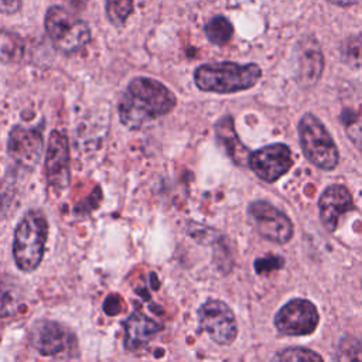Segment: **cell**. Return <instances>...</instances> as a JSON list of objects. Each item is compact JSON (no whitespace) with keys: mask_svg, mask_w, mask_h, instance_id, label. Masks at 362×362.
Wrapping results in <instances>:
<instances>
[{"mask_svg":"<svg viewBox=\"0 0 362 362\" xmlns=\"http://www.w3.org/2000/svg\"><path fill=\"white\" fill-rule=\"evenodd\" d=\"M175 105V95L164 83L157 79L137 76L129 82L119 99V119L127 129L137 130L170 113Z\"/></svg>","mask_w":362,"mask_h":362,"instance_id":"1","label":"cell"},{"mask_svg":"<svg viewBox=\"0 0 362 362\" xmlns=\"http://www.w3.org/2000/svg\"><path fill=\"white\" fill-rule=\"evenodd\" d=\"M262 76V69L256 64L212 62L202 64L194 72L198 89L215 93H233L255 86Z\"/></svg>","mask_w":362,"mask_h":362,"instance_id":"2","label":"cell"},{"mask_svg":"<svg viewBox=\"0 0 362 362\" xmlns=\"http://www.w3.org/2000/svg\"><path fill=\"white\" fill-rule=\"evenodd\" d=\"M48 222L41 211L31 209L18 222L13 239V257L16 266L25 273L35 270L45 252Z\"/></svg>","mask_w":362,"mask_h":362,"instance_id":"3","label":"cell"},{"mask_svg":"<svg viewBox=\"0 0 362 362\" xmlns=\"http://www.w3.org/2000/svg\"><path fill=\"white\" fill-rule=\"evenodd\" d=\"M298 137L304 157L321 170H334L339 151L324 123L313 113H304L298 122Z\"/></svg>","mask_w":362,"mask_h":362,"instance_id":"4","label":"cell"},{"mask_svg":"<svg viewBox=\"0 0 362 362\" xmlns=\"http://www.w3.org/2000/svg\"><path fill=\"white\" fill-rule=\"evenodd\" d=\"M52 45L62 54H75L90 41L89 25L61 6H51L44 18Z\"/></svg>","mask_w":362,"mask_h":362,"instance_id":"5","label":"cell"},{"mask_svg":"<svg viewBox=\"0 0 362 362\" xmlns=\"http://www.w3.org/2000/svg\"><path fill=\"white\" fill-rule=\"evenodd\" d=\"M30 342L40 355L52 359H74L79 355L75 334L57 321L40 320L33 324Z\"/></svg>","mask_w":362,"mask_h":362,"instance_id":"6","label":"cell"},{"mask_svg":"<svg viewBox=\"0 0 362 362\" xmlns=\"http://www.w3.org/2000/svg\"><path fill=\"white\" fill-rule=\"evenodd\" d=\"M247 216L257 233L273 243L284 245L294 233L291 219L267 201L257 199L250 202L247 206Z\"/></svg>","mask_w":362,"mask_h":362,"instance_id":"7","label":"cell"},{"mask_svg":"<svg viewBox=\"0 0 362 362\" xmlns=\"http://www.w3.org/2000/svg\"><path fill=\"white\" fill-rule=\"evenodd\" d=\"M198 327L201 332L219 345H230L238 335V324L233 311L221 300H206L198 308Z\"/></svg>","mask_w":362,"mask_h":362,"instance_id":"8","label":"cell"},{"mask_svg":"<svg viewBox=\"0 0 362 362\" xmlns=\"http://www.w3.org/2000/svg\"><path fill=\"white\" fill-rule=\"evenodd\" d=\"M320 322L317 307L305 298L287 301L274 315V327L281 335H310Z\"/></svg>","mask_w":362,"mask_h":362,"instance_id":"9","label":"cell"},{"mask_svg":"<svg viewBox=\"0 0 362 362\" xmlns=\"http://www.w3.org/2000/svg\"><path fill=\"white\" fill-rule=\"evenodd\" d=\"M247 165L260 180L274 182L293 167L291 150L284 143L264 146L250 153Z\"/></svg>","mask_w":362,"mask_h":362,"instance_id":"10","label":"cell"},{"mask_svg":"<svg viewBox=\"0 0 362 362\" xmlns=\"http://www.w3.org/2000/svg\"><path fill=\"white\" fill-rule=\"evenodd\" d=\"M45 178L49 187L62 191L69 184V144L66 136L52 130L45 150Z\"/></svg>","mask_w":362,"mask_h":362,"instance_id":"11","label":"cell"},{"mask_svg":"<svg viewBox=\"0 0 362 362\" xmlns=\"http://www.w3.org/2000/svg\"><path fill=\"white\" fill-rule=\"evenodd\" d=\"M44 151V139L37 129L16 124L7 140L8 156L21 167L33 168L38 164Z\"/></svg>","mask_w":362,"mask_h":362,"instance_id":"12","label":"cell"},{"mask_svg":"<svg viewBox=\"0 0 362 362\" xmlns=\"http://www.w3.org/2000/svg\"><path fill=\"white\" fill-rule=\"evenodd\" d=\"M354 208V201L349 189L341 184L328 185L320 199V221L328 232H334L338 226L341 215Z\"/></svg>","mask_w":362,"mask_h":362,"instance_id":"13","label":"cell"},{"mask_svg":"<svg viewBox=\"0 0 362 362\" xmlns=\"http://www.w3.org/2000/svg\"><path fill=\"white\" fill-rule=\"evenodd\" d=\"M124 348L130 352L143 351L150 341L163 329L161 324L141 311H133L124 321Z\"/></svg>","mask_w":362,"mask_h":362,"instance_id":"14","label":"cell"},{"mask_svg":"<svg viewBox=\"0 0 362 362\" xmlns=\"http://www.w3.org/2000/svg\"><path fill=\"white\" fill-rule=\"evenodd\" d=\"M296 59L298 81L307 85L315 83L324 66L322 52L317 40L313 37L301 38L296 47Z\"/></svg>","mask_w":362,"mask_h":362,"instance_id":"15","label":"cell"},{"mask_svg":"<svg viewBox=\"0 0 362 362\" xmlns=\"http://www.w3.org/2000/svg\"><path fill=\"white\" fill-rule=\"evenodd\" d=\"M215 134L218 141L225 147L228 156L233 160L236 165H247V160L250 156V151L247 147L240 141L235 126H233V119L226 115L221 117L216 124H215Z\"/></svg>","mask_w":362,"mask_h":362,"instance_id":"16","label":"cell"},{"mask_svg":"<svg viewBox=\"0 0 362 362\" xmlns=\"http://www.w3.org/2000/svg\"><path fill=\"white\" fill-rule=\"evenodd\" d=\"M23 305L21 287L8 280L0 281V318H8L16 315Z\"/></svg>","mask_w":362,"mask_h":362,"instance_id":"17","label":"cell"},{"mask_svg":"<svg viewBox=\"0 0 362 362\" xmlns=\"http://www.w3.org/2000/svg\"><path fill=\"white\" fill-rule=\"evenodd\" d=\"M24 52L23 40L10 31L0 30V62L14 64L18 62Z\"/></svg>","mask_w":362,"mask_h":362,"instance_id":"18","label":"cell"},{"mask_svg":"<svg viewBox=\"0 0 362 362\" xmlns=\"http://www.w3.org/2000/svg\"><path fill=\"white\" fill-rule=\"evenodd\" d=\"M205 35L215 45L226 44L233 34V27L230 21L223 16H215L205 24Z\"/></svg>","mask_w":362,"mask_h":362,"instance_id":"19","label":"cell"},{"mask_svg":"<svg viewBox=\"0 0 362 362\" xmlns=\"http://www.w3.org/2000/svg\"><path fill=\"white\" fill-rule=\"evenodd\" d=\"M133 13V0H106V16L115 27H123Z\"/></svg>","mask_w":362,"mask_h":362,"instance_id":"20","label":"cell"},{"mask_svg":"<svg viewBox=\"0 0 362 362\" xmlns=\"http://www.w3.org/2000/svg\"><path fill=\"white\" fill-rule=\"evenodd\" d=\"M341 57L352 68L362 66V38L349 37L341 45Z\"/></svg>","mask_w":362,"mask_h":362,"instance_id":"21","label":"cell"},{"mask_svg":"<svg viewBox=\"0 0 362 362\" xmlns=\"http://www.w3.org/2000/svg\"><path fill=\"white\" fill-rule=\"evenodd\" d=\"M334 359L335 361H362V342L352 337L342 338L338 344V349Z\"/></svg>","mask_w":362,"mask_h":362,"instance_id":"22","label":"cell"},{"mask_svg":"<svg viewBox=\"0 0 362 362\" xmlns=\"http://www.w3.org/2000/svg\"><path fill=\"white\" fill-rule=\"evenodd\" d=\"M273 361H281V362H288V361H307V362H314V361H322V356L317 354L315 351L303 348V346H291L286 348L280 352H277L273 356Z\"/></svg>","mask_w":362,"mask_h":362,"instance_id":"23","label":"cell"},{"mask_svg":"<svg viewBox=\"0 0 362 362\" xmlns=\"http://www.w3.org/2000/svg\"><path fill=\"white\" fill-rule=\"evenodd\" d=\"M284 266V259L281 256H269V257H260L255 262V269L259 274L269 273L273 270H277Z\"/></svg>","mask_w":362,"mask_h":362,"instance_id":"24","label":"cell"},{"mask_svg":"<svg viewBox=\"0 0 362 362\" xmlns=\"http://www.w3.org/2000/svg\"><path fill=\"white\" fill-rule=\"evenodd\" d=\"M349 140L362 153V122H352L345 127Z\"/></svg>","mask_w":362,"mask_h":362,"instance_id":"25","label":"cell"},{"mask_svg":"<svg viewBox=\"0 0 362 362\" xmlns=\"http://www.w3.org/2000/svg\"><path fill=\"white\" fill-rule=\"evenodd\" d=\"M21 0H0V13L1 14H14L20 10Z\"/></svg>","mask_w":362,"mask_h":362,"instance_id":"26","label":"cell"},{"mask_svg":"<svg viewBox=\"0 0 362 362\" xmlns=\"http://www.w3.org/2000/svg\"><path fill=\"white\" fill-rule=\"evenodd\" d=\"M69 7L78 10V8H85L88 0H64Z\"/></svg>","mask_w":362,"mask_h":362,"instance_id":"27","label":"cell"},{"mask_svg":"<svg viewBox=\"0 0 362 362\" xmlns=\"http://www.w3.org/2000/svg\"><path fill=\"white\" fill-rule=\"evenodd\" d=\"M329 3L335 4V6H341V7H348V6H354L356 4L359 0H328Z\"/></svg>","mask_w":362,"mask_h":362,"instance_id":"28","label":"cell"}]
</instances>
